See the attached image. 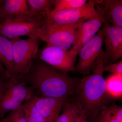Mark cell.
<instances>
[{
    "mask_svg": "<svg viewBox=\"0 0 122 122\" xmlns=\"http://www.w3.org/2000/svg\"><path fill=\"white\" fill-rule=\"evenodd\" d=\"M17 79L32 87L38 96L69 99L81 78L73 77L40 60L34 61L28 73Z\"/></svg>",
    "mask_w": 122,
    "mask_h": 122,
    "instance_id": "6da1fadb",
    "label": "cell"
},
{
    "mask_svg": "<svg viewBox=\"0 0 122 122\" xmlns=\"http://www.w3.org/2000/svg\"><path fill=\"white\" fill-rule=\"evenodd\" d=\"M105 64L103 53L94 66L93 73L81 78L72 97L89 122H93L100 111L109 105L112 99L107 92L103 77L102 68Z\"/></svg>",
    "mask_w": 122,
    "mask_h": 122,
    "instance_id": "7a4b0ae2",
    "label": "cell"
},
{
    "mask_svg": "<svg viewBox=\"0 0 122 122\" xmlns=\"http://www.w3.org/2000/svg\"><path fill=\"white\" fill-rule=\"evenodd\" d=\"M83 22L62 25L44 22L38 30V38L49 45L70 50L78 38Z\"/></svg>",
    "mask_w": 122,
    "mask_h": 122,
    "instance_id": "3957f363",
    "label": "cell"
},
{
    "mask_svg": "<svg viewBox=\"0 0 122 122\" xmlns=\"http://www.w3.org/2000/svg\"><path fill=\"white\" fill-rule=\"evenodd\" d=\"M35 94L32 87L17 78L10 77L0 96V118L31 98Z\"/></svg>",
    "mask_w": 122,
    "mask_h": 122,
    "instance_id": "277c9868",
    "label": "cell"
},
{
    "mask_svg": "<svg viewBox=\"0 0 122 122\" xmlns=\"http://www.w3.org/2000/svg\"><path fill=\"white\" fill-rule=\"evenodd\" d=\"M37 36L22 39L20 37L11 39L13 45L14 62L16 78L28 73L38 49Z\"/></svg>",
    "mask_w": 122,
    "mask_h": 122,
    "instance_id": "5b68a950",
    "label": "cell"
},
{
    "mask_svg": "<svg viewBox=\"0 0 122 122\" xmlns=\"http://www.w3.org/2000/svg\"><path fill=\"white\" fill-rule=\"evenodd\" d=\"M103 30L102 28L90 41L82 47L78 53V62L75 66L73 72L83 75H89L99 57L104 53Z\"/></svg>",
    "mask_w": 122,
    "mask_h": 122,
    "instance_id": "8992f818",
    "label": "cell"
},
{
    "mask_svg": "<svg viewBox=\"0 0 122 122\" xmlns=\"http://www.w3.org/2000/svg\"><path fill=\"white\" fill-rule=\"evenodd\" d=\"M94 0H89L81 7L57 12L48 16L45 23L62 25L86 21L95 18L98 14Z\"/></svg>",
    "mask_w": 122,
    "mask_h": 122,
    "instance_id": "52a82bcc",
    "label": "cell"
},
{
    "mask_svg": "<svg viewBox=\"0 0 122 122\" xmlns=\"http://www.w3.org/2000/svg\"><path fill=\"white\" fill-rule=\"evenodd\" d=\"M76 58L69 50L48 45L39 55L40 60L55 69L65 73L73 71Z\"/></svg>",
    "mask_w": 122,
    "mask_h": 122,
    "instance_id": "ba28073f",
    "label": "cell"
},
{
    "mask_svg": "<svg viewBox=\"0 0 122 122\" xmlns=\"http://www.w3.org/2000/svg\"><path fill=\"white\" fill-rule=\"evenodd\" d=\"M7 20L17 21H41L33 14L26 0H1L0 5V23Z\"/></svg>",
    "mask_w": 122,
    "mask_h": 122,
    "instance_id": "9c48e42d",
    "label": "cell"
},
{
    "mask_svg": "<svg viewBox=\"0 0 122 122\" xmlns=\"http://www.w3.org/2000/svg\"><path fill=\"white\" fill-rule=\"evenodd\" d=\"M102 28L106 47L104 51L105 63H116L122 56V28L114 26L106 20Z\"/></svg>",
    "mask_w": 122,
    "mask_h": 122,
    "instance_id": "30bf717a",
    "label": "cell"
},
{
    "mask_svg": "<svg viewBox=\"0 0 122 122\" xmlns=\"http://www.w3.org/2000/svg\"><path fill=\"white\" fill-rule=\"evenodd\" d=\"M96 10L98 14L96 17L82 22L78 38L69 50L76 56L82 47L96 35L107 19L108 10L106 7L97 4Z\"/></svg>",
    "mask_w": 122,
    "mask_h": 122,
    "instance_id": "8fae6325",
    "label": "cell"
},
{
    "mask_svg": "<svg viewBox=\"0 0 122 122\" xmlns=\"http://www.w3.org/2000/svg\"><path fill=\"white\" fill-rule=\"evenodd\" d=\"M44 23L7 20L0 23V35L11 40L23 36L38 37V30Z\"/></svg>",
    "mask_w": 122,
    "mask_h": 122,
    "instance_id": "7c38bea8",
    "label": "cell"
},
{
    "mask_svg": "<svg viewBox=\"0 0 122 122\" xmlns=\"http://www.w3.org/2000/svg\"><path fill=\"white\" fill-rule=\"evenodd\" d=\"M69 99L41 97L35 93L34 96L35 106L46 122H56L64 104Z\"/></svg>",
    "mask_w": 122,
    "mask_h": 122,
    "instance_id": "4fadbf2b",
    "label": "cell"
},
{
    "mask_svg": "<svg viewBox=\"0 0 122 122\" xmlns=\"http://www.w3.org/2000/svg\"><path fill=\"white\" fill-rule=\"evenodd\" d=\"M0 62L11 77L15 76L13 45L10 40L0 35Z\"/></svg>",
    "mask_w": 122,
    "mask_h": 122,
    "instance_id": "5bb4252c",
    "label": "cell"
},
{
    "mask_svg": "<svg viewBox=\"0 0 122 122\" xmlns=\"http://www.w3.org/2000/svg\"><path fill=\"white\" fill-rule=\"evenodd\" d=\"M95 4L102 5L108 10L106 20L110 24L122 28V0H94Z\"/></svg>",
    "mask_w": 122,
    "mask_h": 122,
    "instance_id": "9a60e30c",
    "label": "cell"
},
{
    "mask_svg": "<svg viewBox=\"0 0 122 122\" xmlns=\"http://www.w3.org/2000/svg\"><path fill=\"white\" fill-rule=\"evenodd\" d=\"M93 122H122V107L115 103L107 105L100 111Z\"/></svg>",
    "mask_w": 122,
    "mask_h": 122,
    "instance_id": "2e32d148",
    "label": "cell"
},
{
    "mask_svg": "<svg viewBox=\"0 0 122 122\" xmlns=\"http://www.w3.org/2000/svg\"><path fill=\"white\" fill-rule=\"evenodd\" d=\"M30 11L41 20L46 21L53 9L55 0H27Z\"/></svg>",
    "mask_w": 122,
    "mask_h": 122,
    "instance_id": "e0dca14e",
    "label": "cell"
},
{
    "mask_svg": "<svg viewBox=\"0 0 122 122\" xmlns=\"http://www.w3.org/2000/svg\"><path fill=\"white\" fill-rule=\"evenodd\" d=\"M80 110L77 103L71 98L62 107V113L56 122H76V117Z\"/></svg>",
    "mask_w": 122,
    "mask_h": 122,
    "instance_id": "ac0fdd59",
    "label": "cell"
},
{
    "mask_svg": "<svg viewBox=\"0 0 122 122\" xmlns=\"http://www.w3.org/2000/svg\"><path fill=\"white\" fill-rule=\"evenodd\" d=\"M25 101L21 105L22 110L28 122H46L39 110L35 106L34 96Z\"/></svg>",
    "mask_w": 122,
    "mask_h": 122,
    "instance_id": "d6986e66",
    "label": "cell"
},
{
    "mask_svg": "<svg viewBox=\"0 0 122 122\" xmlns=\"http://www.w3.org/2000/svg\"><path fill=\"white\" fill-rule=\"evenodd\" d=\"M106 89L112 98H118L122 95V75L113 74L106 80Z\"/></svg>",
    "mask_w": 122,
    "mask_h": 122,
    "instance_id": "ffe728a7",
    "label": "cell"
},
{
    "mask_svg": "<svg viewBox=\"0 0 122 122\" xmlns=\"http://www.w3.org/2000/svg\"><path fill=\"white\" fill-rule=\"evenodd\" d=\"M87 1V0H55L53 9L49 15L59 11L78 8L84 5Z\"/></svg>",
    "mask_w": 122,
    "mask_h": 122,
    "instance_id": "44dd1931",
    "label": "cell"
},
{
    "mask_svg": "<svg viewBox=\"0 0 122 122\" xmlns=\"http://www.w3.org/2000/svg\"><path fill=\"white\" fill-rule=\"evenodd\" d=\"M0 122H28L26 120L21 106L10 112L8 115L2 119Z\"/></svg>",
    "mask_w": 122,
    "mask_h": 122,
    "instance_id": "7402d4cb",
    "label": "cell"
},
{
    "mask_svg": "<svg viewBox=\"0 0 122 122\" xmlns=\"http://www.w3.org/2000/svg\"><path fill=\"white\" fill-rule=\"evenodd\" d=\"M103 72L107 71L113 74L122 75V61L107 65H104L102 68Z\"/></svg>",
    "mask_w": 122,
    "mask_h": 122,
    "instance_id": "603a6c76",
    "label": "cell"
},
{
    "mask_svg": "<svg viewBox=\"0 0 122 122\" xmlns=\"http://www.w3.org/2000/svg\"><path fill=\"white\" fill-rule=\"evenodd\" d=\"M10 77H11L7 72L0 74V96L3 92L5 84Z\"/></svg>",
    "mask_w": 122,
    "mask_h": 122,
    "instance_id": "cb8c5ba5",
    "label": "cell"
},
{
    "mask_svg": "<svg viewBox=\"0 0 122 122\" xmlns=\"http://www.w3.org/2000/svg\"><path fill=\"white\" fill-rule=\"evenodd\" d=\"M76 122H89L81 109L76 117Z\"/></svg>",
    "mask_w": 122,
    "mask_h": 122,
    "instance_id": "d4e9b609",
    "label": "cell"
},
{
    "mask_svg": "<svg viewBox=\"0 0 122 122\" xmlns=\"http://www.w3.org/2000/svg\"><path fill=\"white\" fill-rule=\"evenodd\" d=\"M6 72H7L6 70L0 62V74L4 73Z\"/></svg>",
    "mask_w": 122,
    "mask_h": 122,
    "instance_id": "484cf974",
    "label": "cell"
},
{
    "mask_svg": "<svg viewBox=\"0 0 122 122\" xmlns=\"http://www.w3.org/2000/svg\"><path fill=\"white\" fill-rule=\"evenodd\" d=\"M1 0H0V5L1 4Z\"/></svg>",
    "mask_w": 122,
    "mask_h": 122,
    "instance_id": "4316f807",
    "label": "cell"
}]
</instances>
